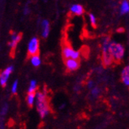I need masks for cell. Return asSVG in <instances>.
Wrapping results in <instances>:
<instances>
[{"label":"cell","instance_id":"cell-1","mask_svg":"<svg viewBox=\"0 0 129 129\" xmlns=\"http://www.w3.org/2000/svg\"><path fill=\"white\" fill-rule=\"evenodd\" d=\"M36 108L41 118L46 117L50 113V106L48 96L45 91H37L36 93Z\"/></svg>","mask_w":129,"mask_h":129},{"label":"cell","instance_id":"cell-2","mask_svg":"<svg viewBox=\"0 0 129 129\" xmlns=\"http://www.w3.org/2000/svg\"><path fill=\"white\" fill-rule=\"evenodd\" d=\"M112 43L108 36H105L101 41V61L105 66H109L114 62L113 57L110 54L109 47Z\"/></svg>","mask_w":129,"mask_h":129},{"label":"cell","instance_id":"cell-3","mask_svg":"<svg viewBox=\"0 0 129 129\" xmlns=\"http://www.w3.org/2000/svg\"><path fill=\"white\" fill-rule=\"evenodd\" d=\"M109 51L110 54L113 57L114 61H120L124 58L125 54V48L124 45H122L120 43L112 41L109 47Z\"/></svg>","mask_w":129,"mask_h":129},{"label":"cell","instance_id":"cell-4","mask_svg":"<svg viewBox=\"0 0 129 129\" xmlns=\"http://www.w3.org/2000/svg\"><path fill=\"white\" fill-rule=\"evenodd\" d=\"M62 54H63V57L65 58V60L66 59L79 60L81 56V53L79 50H75L73 47L69 46V45H65V46L63 47Z\"/></svg>","mask_w":129,"mask_h":129},{"label":"cell","instance_id":"cell-5","mask_svg":"<svg viewBox=\"0 0 129 129\" xmlns=\"http://www.w3.org/2000/svg\"><path fill=\"white\" fill-rule=\"evenodd\" d=\"M40 51V40L36 36L32 37L27 46V52L30 56L38 54Z\"/></svg>","mask_w":129,"mask_h":129},{"label":"cell","instance_id":"cell-6","mask_svg":"<svg viewBox=\"0 0 129 129\" xmlns=\"http://www.w3.org/2000/svg\"><path fill=\"white\" fill-rule=\"evenodd\" d=\"M13 72H14V66H9L0 73V85L2 87H5L6 85L10 76Z\"/></svg>","mask_w":129,"mask_h":129},{"label":"cell","instance_id":"cell-7","mask_svg":"<svg viewBox=\"0 0 129 129\" xmlns=\"http://www.w3.org/2000/svg\"><path fill=\"white\" fill-rule=\"evenodd\" d=\"M22 34L21 33H16V32H13L11 34V36H10V40L9 42V47L11 49V50H14L17 46L18 43L20 42V40H22Z\"/></svg>","mask_w":129,"mask_h":129},{"label":"cell","instance_id":"cell-8","mask_svg":"<svg viewBox=\"0 0 129 129\" xmlns=\"http://www.w3.org/2000/svg\"><path fill=\"white\" fill-rule=\"evenodd\" d=\"M65 66L68 71L73 72V71L77 70L80 66V62L79 60H75V59H66L64 61Z\"/></svg>","mask_w":129,"mask_h":129},{"label":"cell","instance_id":"cell-9","mask_svg":"<svg viewBox=\"0 0 129 129\" xmlns=\"http://www.w3.org/2000/svg\"><path fill=\"white\" fill-rule=\"evenodd\" d=\"M70 11L72 14H75L76 16H81L84 14L85 10L81 4L75 3L70 6Z\"/></svg>","mask_w":129,"mask_h":129},{"label":"cell","instance_id":"cell-10","mask_svg":"<svg viewBox=\"0 0 129 129\" xmlns=\"http://www.w3.org/2000/svg\"><path fill=\"white\" fill-rule=\"evenodd\" d=\"M41 36L43 38H48L50 33V23L48 20L44 19L41 23Z\"/></svg>","mask_w":129,"mask_h":129},{"label":"cell","instance_id":"cell-11","mask_svg":"<svg viewBox=\"0 0 129 129\" xmlns=\"http://www.w3.org/2000/svg\"><path fill=\"white\" fill-rule=\"evenodd\" d=\"M120 78L124 85L129 87V66L124 67L123 69L121 70Z\"/></svg>","mask_w":129,"mask_h":129},{"label":"cell","instance_id":"cell-12","mask_svg":"<svg viewBox=\"0 0 129 129\" xmlns=\"http://www.w3.org/2000/svg\"><path fill=\"white\" fill-rule=\"evenodd\" d=\"M120 14L121 15H125L129 14V2L127 0L122 1L120 5Z\"/></svg>","mask_w":129,"mask_h":129},{"label":"cell","instance_id":"cell-13","mask_svg":"<svg viewBox=\"0 0 129 129\" xmlns=\"http://www.w3.org/2000/svg\"><path fill=\"white\" fill-rule=\"evenodd\" d=\"M41 58L39 54L30 56V63L33 67H39L41 64Z\"/></svg>","mask_w":129,"mask_h":129},{"label":"cell","instance_id":"cell-14","mask_svg":"<svg viewBox=\"0 0 129 129\" xmlns=\"http://www.w3.org/2000/svg\"><path fill=\"white\" fill-rule=\"evenodd\" d=\"M27 105L30 107L36 104V93H28L26 96Z\"/></svg>","mask_w":129,"mask_h":129},{"label":"cell","instance_id":"cell-15","mask_svg":"<svg viewBox=\"0 0 129 129\" xmlns=\"http://www.w3.org/2000/svg\"><path fill=\"white\" fill-rule=\"evenodd\" d=\"M37 82L36 80H32L29 82L28 87V93H36L37 91Z\"/></svg>","mask_w":129,"mask_h":129},{"label":"cell","instance_id":"cell-16","mask_svg":"<svg viewBox=\"0 0 129 129\" xmlns=\"http://www.w3.org/2000/svg\"><path fill=\"white\" fill-rule=\"evenodd\" d=\"M90 94H91V95L94 97V98H97V97H98L101 94V89L98 87L95 86L94 88L90 90Z\"/></svg>","mask_w":129,"mask_h":129},{"label":"cell","instance_id":"cell-17","mask_svg":"<svg viewBox=\"0 0 129 129\" xmlns=\"http://www.w3.org/2000/svg\"><path fill=\"white\" fill-rule=\"evenodd\" d=\"M89 21L90 24H91L94 28H95L97 26V18H96L95 15L94 14H92V13L89 14Z\"/></svg>","mask_w":129,"mask_h":129},{"label":"cell","instance_id":"cell-18","mask_svg":"<svg viewBox=\"0 0 129 129\" xmlns=\"http://www.w3.org/2000/svg\"><path fill=\"white\" fill-rule=\"evenodd\" d=\"M17 89H18V80H15L14 82H13V84L11 86V92H12V94H17Z\"/></svg>","mask_w":129,"mask_h":129},{"label":"cell","instance_id":"cell-19","mask_svg":"<svg viewBox=\"0 0 129 129\" xmlns=\"http://www.w3.org/2000/svg\"><path fill=\"white\" fill-rule=\"evenodd\" d=\"M8 109H9V106H8L7 103H5V104H3V106H2V108H1V110H0V114H1V116L4 117V116L6 113H7Z\"/></svg>","mask_w":129,"mask_h":129},{"label":"cell","instance_id":"cell-20","mask_svg":"<svg viewBox=\"0 0 129 129\" xmlns=\"http://www.w3.org/2000/svg\"><path fill=\"white\" fill-rule=\"evenodd\" d=\"M86 86H87L88 89L91 90L92 88H94V87H95V83H94V81H93V80H89V81L86 83Z\"/></svg>","mask_w":129,"mask_h":129},{"label":"cell","instance_id":"cell-21","mask_svg":"<svg viewBox=\"0 0 129 129\" xmlns=\"http://www.w3.org/2000/svg\"><path fill=\"white\" fill-rule=\"evenodd\" d=\"M29 13H30V10H29V9L28 7H25L24 8V10H23V14L25 15H28Z\"/></svg>","mask_w":129,"mask_h":129},{"label":"cell","instance_id":"cell-22","mask_svg":"<svg viewBox=\"0 0 129 129\" xmlns=\"http://www.w3.org/2000/svg\"><path fill=\"white\" fill-rule=\"evenodd\" d=\"M117 31V32H120V33H121V32L124 31V28H119Z\"/></svg>","mask_w":129,"mask_h":129},{"label":"cell","instance_id":"cell-23","mask_svg":"<svg viewBox=\"0 0 129 129\" xmlns=\"http://www.w3.org/2000/svg\"><path fill=\"white\" fill-rule=\"evenodd\" d=\"M64 107H65V104H63V105H61V106H60V109H63Z\"/></svg>","mask_w":129,"mask_h":129}]
</instances>
